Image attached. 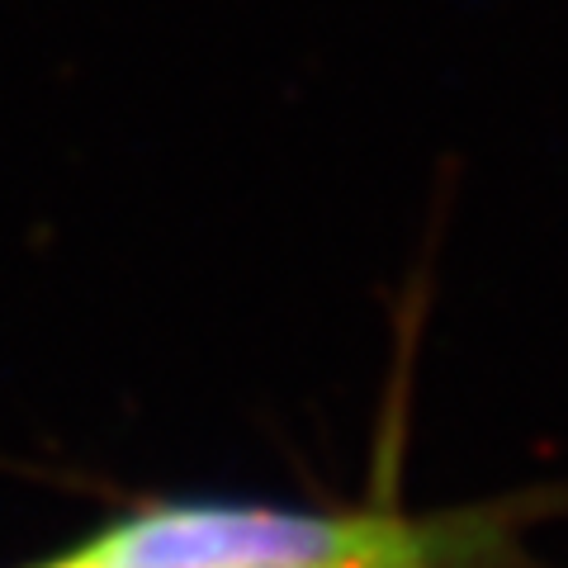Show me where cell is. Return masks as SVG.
I'll return each mask as SVG.
<instances>
[{
	"label": "cell",
	"mask_w": 568,
	"mask_h": 568,
	"mask_svg": "<svg viewBox=\"0 0 568 568\" xmlns=\"http://www.w3.org/2000/svg\"><path fill=\"white\" fill-rule=\"evenodd\" d=\"M271 503H148L29 568H209L252 545Z\"/></svg>",
	"instance_id": "1"
}]
</instances>
